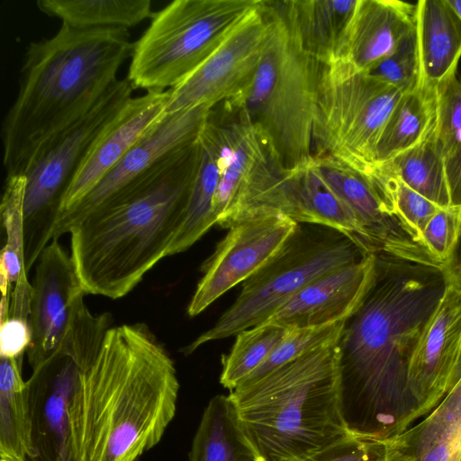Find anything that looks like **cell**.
<instances>
[{
	"mask_svg": "<svg viewBox=\"0 0 461 461\" xmlns=\"http://www.w3.org/2000/svg\"><path fill=\"white\" fill-rule=\"evenodd\" d=\"M447 283L445 268L375 257L373 283L338 343L339 404L349 433L387 440L420 419L409 365Z\"/></svg>",
	"mask_w": 461,
	"mask_h": 461,
	"instance_id": "cell-1",
	"label": "cell"
},
{
	"mask_svg": "<svg viewBox=\"0 0 461 461\" xmlns=\"http://www.w3.org/2000/svg\"><path fill=\"white\" fill-rule=\"evenodd\" d=\"M178 391L174 361L146 323L112 327L68 398L71 461H139L174 419Z\"/></svg>",
	"mask_w": 461,
	"mask_h": 461,
	"instance_id": "cell-2",
	"label": "cell"
},
{
	"mask_svg": "<svg viewBox=\"0 0 461 461\" xmlns=\"http://www.w3.org/2000/svg\"><path fill=\"white\" fill-rule=\"evenodd\" d=\"M199 158L198 139L72 225L70 257L86 294L122 298L167 257L185 221Z\"/></svg>",
	"mask_w": 461,
	"mask_h": 461,
	"instance_id": "cell-3",
	"label": "cell"
},
{
	"mask_svg": "<svg viewBox=\"0 0 461 461\" xmlns=\"http://www.w3.org/2000/svg\"><path fill=\"white\" fill-rule=\"evenodd\" d=\"M132 50L128 29L65 23L51 38L29 43L18 94L1 128L6 176L23 175L41 144L104 96Z\"/></svg>",
	"mask_w": 461,
	"mask_h": 461,
	"instance_id": "cell-4",
	"label": "cell"
},
{
	"mask_svg": "<svg viewBox=\"0 0 461 461\" xmlns=\"http://www.w3.org/2000/svg\"><path fill=\"white\" fill-rule=\"evenodd\" d=\"M338 343L230 392L256 461H304L351 435L340 411Z\"/></svg>",
	"mask_w": 461,
	"mask_h": 461,
	"instance_id": "cell-5",
	"label": "cell"
},
{
	"mask_svg": "<svg viewBox=\"0 0 461 461\" xmlns=\"http://www.w3.org/2000/svg\"><path fill=\"white\" fill-rule=\"evenodd\" d=\"M269 31L247 85L222 102L226 115L253 126L285 170L309 163L323 65L303 53L274 5L262 1Z\"/></svg>",
	"mask_w": 461,
	"mask_h": 461,
	"instance_id": "cell-6",
	"label": "cell"
},
{
	"mask_svg": "<svg viewBox=\"0 0 461 461\" xmlns=\"http://www.w3.org/2000/svg\"><path fill=\"white\" fill-rule=\"evenodd\" d=\"M368 255L354 238L341 231L298 223L275 257L243 282L240 294L215 324L180 351L190 355L209 341L263 323L312 281Z\"/></svg>",
	"mask_w": 461,
	"mask_h": 461,
	"instance_id": "cell-7",
	"label": "cell"
},
{
	"mask_svg": "<svg viewBox=\"0 0 461 461\" xmlns=\"http://www.w3.org/2000/svg\"><path fill=\"white\" fill-rule=\"evenodd\" d=\"M258 0H175L154 12L133 42L126 78L133 89L164 92L187 78L258 7Z\"/></svg>",
	"mask_w": 461,
	"mask_h": 461,
	"instance_id": "cell-8",
	"label": "cell"
},
{
	"mask_svg": "<svg viewBox=\"0 0 461 461\" xmlns=\"http://www.w3.org/2000/svg\"><path fill=\"white\" fill-rule=\"evenodd\" d=\"M127 78L117 79L83 116L41 144L27 163L23 203L25 269L37 262L51 235L63 197L89 152L132 98Z\"/></svg>",
	"mask_w": 461,
	"mask_h": 461,
	"instance_id": "cell-9",
	"label": "cell"
},
{
	"mask_svg": "<svg viewBox=\"0 0 461 461\" xmlns=\"http://www.w3.org/2000/svg\"><path fill=\"white\" fill-rule=\"evenodd\" d=\"M403 94L343 59L323 65L312 129L313 156L333 157L370 176L379 138Z\"/></svg>",
	"mask_w": 461,
	"mask_h": 461,
	"instance_id": "cell-10",
	"label": "cell"
},
{
	"mask_svg": "<svg viewBox=\"0 0 461 461\" xmlns=\"http://www.w3.org/2000/svg\"><path fill=\"white\" fill-rule=\"evenodd\" d=\"M110 321L89 310L76 312L58 350L32 367L27 380L33 456L29 461H71L68 398L83 367L98 355Z\"/></svg>",
	"mask_w": 461,
	"mask_h": 461,
	"instance_id": "cell-11",
	"label": "cell"
},
{
	"mask_svg": "<svg viewBox=\"0 0 461 461\" xmlns=\"http://www.w3.org/2000/svg\"><path fill=\"white\" fill-rule=\"evenodd\" d=\"M206 124L218 149L221 171L212 213L216 224L230 229L265 208L284 169L250 124L230 116L223 122L212 113Z\"/></svg>",
	"mask_w": 461,
	"mask_h": 461,
	"instance_id": "cell-12",
	"label": "cell"
},
{
	"mask_svg": "<svg viewBox=\"0 0 461 461\" xmlns=\"http://www.w3.org/2000/svg\"><path fill=\"white\" fill-rule=\"evenodd\" d=\"M297 225L282 213L261 212L230 226L204 265L187 314H200L224 293L257 273L282 249Z\"/></svg>",
	"mask_w": 461,
	"mask_h": 461,
	"instance_id": "cell-13",
	"label": "cell"
},
{
	"mask_svg": "<svg viewBox=\"0 0 461 461\" xmlns=\"http://www.w3.org/2000/svg\"><path fill=\"white\" fill-rule=\"evenodd\" d=\"M269 31L262 1L187 78L168 89L165 113L214 107L237 95L252 77Z\"/></svg>",
	"mask_w": 461,
	"mask_h": 461,
	"instance_id": "cell-14",
	"label": "cell"
},
{
	"mask_svg": "<svg viewBox=\"0 0 461 461\" xmlns=\"http://www.w3.org/2000/svg\"><path fill=\"white\" fill-rule=\"evenodd\" d=\"M212 107L202 105L164 114L78 203L61 212L51 240L105 204L131 182L172 151L195 142Z\"/></svg>",
	"mask_w": 461,
	"mask_h": 461,
	"instance_id": "cell-15",
	"label": "cell"
},
{
	"mask_svg": "<svg viewBox=\"0 0 461 461\" xmlns=\"http://www.w3.org/2000/svg\"><path fill=\"white\" fill-rule=\"evenodd\" d=\"M461 357V285L448 280L411 357L408 379L419 418L431 412L451 387Z\"/></svg>",
	"mask_w": 461,
	"mask_h": 461,
	"instance_id": "cell-16",
	"label": "cell"
},
{
	"mask_svg": "<svg viewBox=\"0 0 461 461\" xmlns=\"http://www.w3.org/2000/svg\"><path fill=\"white\" fill-rule=\"evenodd\" d=\"M36 263L29 316L32 343L27 349L32 368L58 350L74 303L79 295L86 294L70 255L58 239L44 248Z\"/></svg>",
	"mask_w": 461,
	"mask_h": 461,
	"instance_id": "cell-17",
	"label": "cell"
},
{
	"mask_svg": "<svg viewBox=\"0 0 461 461\" xmlns=\"http://www.w3.org/2000/svg\"><path fill=\"white\" fill-rule=\"evenodd\" d=\"M375 274V257L337 268L312 281L266 321L286 329L347 321L359 307Z\"/></svg>",
	"mask_w": 461,
	"mask_h": 461,
	"instance_id": "cell-18",
	"label": "cell"
},
{
	"mask_svg": "<svg viewBox=\"0 0 461 461\" xmlns=\"http://www.w3.org/2000/svg\"><path fill=\"white\" fill-rule=\"evenodd\" d=\"M168 97L167 90L146 92L129 100L78 168L63 197L59 214L95 187L164 114Z\"/></svg>",
	"mask_w": 461,
	"mask_h": 461,
	"instance_id": "cell-19",
	"label": "cell"
},
{
	"mask_svg": "<svg viewBox=\"0 0 461 461\" xmlns=\"http://www.w3.org/2000/svg\"><path fill=\"white\" fill-rule=\"evenodd\" d=\"M271 210L296 223L318 224L341 231L365 249L356 216L321 175L313 158L307 164L283 170Z\"/></svg>",
	"mask_w": 461,
	"mask_h": 461,
	"instance_id": "cell-20",
	"label": "cell"
},
{
	"mask_svg": "<svg viewBox=\"0 0 461 461\" xmlns=\"http://www.w3.org/2000/svg\"><path fill=\"white\" fill-rule=\"evenodd\" d=\"M358 0L274 1L299 49L322 65L342 59Z\"/></svg>",
	"mask_w": 461,
	"mask_h": 461,
	"instance_id": "cell-21",
	"label": "cell"
},
{
	"mask_svg": "<svg viewBox=\"0 0 461 461\" xmlns=\"http://www.w3.org/2000/svg\"><path fill=\"white\" fill-rule=\"evenodd\" d=\"M416 5L399 0H358L342 59L369 72L415 28Z\"/></svg>",
	"mask_w": 461,
	"mask_h": 461,
	"instance_id": "cell-22",
	"label": "cell"
},
{
	"mask_svg": "<svg viewBox=\"0 0 461 461\" xmlns=\"http://www.w3.org/2000/svg\"><path fill=\"white\" fill-rule=\"evenodd\" d=\"M385 461H461V386L418 424L388 439Z\"/></svg>",
	"mask_w": 461,
	"mask_h": 461,
	"instance_id": "cell-23",
	"label": "cell"
},
{
	"mask_svg": "<svg viewBox=\"0 0 461 461\" xmlns=\"http://www.w3.org/2000/svg\"><path fill=\"white\" fill-rule=\"evenodd\" d=\"M415 5L420 83L438 86L456 74L461 21L447 0H420Z\"/></svg>",
	"mask_w": 461,
	"mask_h": 461,
	"instance_id": "cell-24",
	"label": "cell"
},
{
	"mask_svg": "<svg viewBox=\"0 0 461 461\" xmlns=\"http://www.w3.org/2000/svg\"><path fill=\"white\" fill-rule=\"evenodd\" d=\"M23 359L0 357V456L29 461L33 456L32 420Z\"/></svg>",
	"mask_w": 461,
	"mask_h": 461,
	"instance_id": "cell-25",
	"label": "cell"
},
{
	"mask_svg": "<svg viewBox=\"0 0 461 461\" xmlns=\"http://www.w3.org/2000/svg\"><path fill=\"white\" fill-rule=\"evenodd\" d=\"M437 86L420 83L394 106L375 149V166L384 164L421 142L437 121Z\"/></svg>",
	"mask_w": 461,
	"mask_h": 461,
	"instance_id": "cell-26",
	"label": "cell"
},
{
	"mask_svg": "<svg viewBox=\"0 0 461 461\" xmlns=\"http://www.w3.org/2000/svg\"><path fill=\"white\" fill-rule=\"evenodd\" d=\"M189 461H256L229 396L216 395L205 407L192 441Z\"/></svg>",
	"mask_w": 461,
	"mask_h": 461,
	"instance_id": "cell-27",
	"label": "cell"
},
{
	"mask_svg": "<svg viewBox=\"0 0 461 461\" xmlns=\"http://www.w3.org/2000/svg\"><path fill=\"white\" fill-rule=\"evenodd\" d=\"M200 158L184 223L171 243L167 257L188 249L214 224L213 199L220 180L218 149L205 123L199 136Z\"/></svg>",
	"mask_w": 461,
	"mask_h": 461,
	"instance_id": "cell-28",
	"label": "cell"
},
{
	"mask_svg": "<svg viewBox=\"0 0 461 461\" xmlns=\"http://www.w3.org/2000/svg\"><path fill=\"white\" fill-rule=\"evenodd\" d=\"M36 5L46 15L80 30L129 29L154 14L150 0H38Z\"/></svg>",
	"mask_w": 461,
	"mask_h": 461,
	"instance_id": "cell-29",
	"label": "cell"
},
{
	"mask_svg": "<svg viewBox=\"0 0 461 461\" xmlns=\"http://www.w3.org/2000/svg\"><path fill=\"white\" fill-rule=\"evenodd\" d=\"M378 166H382L440 208L451 205L444 161L438 146L435 128L421 142Z\"/></svg>",
	"mask_w": 461,
	"mask_h": 461,
	"instance_id": "cell-30",
	"label": "cell"
},
{
	"mask_svg": "<svg viewBox=\"0 0 461 461\" xmlns=\"http://www.w3.org/2000/svg\"><path fill=\"white\" fill-rule=\"evenodd\" d=\"M435 134L443 158L451 205L461 206V79L454 74L437 86Z\"/></svg>",
	"mask_w": 461,
	"mask_h": 461,
	"instance_id": "cell-31",
	"label": "cell"
},
{
	"mask_svg": "<svg viewBox=\"0 0 461 461\" xmlns=\"http://www.w3.org/2000/svg\"><path fill=\"white\" fill-rule=\"evenodd\" d=\"M288 329L270 323H261L236 335V340L222 357L221 385L236 389L271 355L285 336Z\"/></svg>",
	"mask_w": 461,
	"mask_h": 461,
	"instance_id": "cell-32",
	"label": "cell"
},
{
	"mask_svg": "<svg viewBox=\"0 0 461 461\" xmlns=\"http://www.w3.org/2000/svg\"><path fill=\"white\" fill-rule=\"evenodd\" d=\"M346 321L321 326L288 329L285 336L271 355L240 385L249 384L279 366L321 346L339 341ZM238 386V387H239Z\"/></svg>",
	"mask_w": 461,
	"mask_h": 461,
	"instance_id": "cell-33",
	"label": "cell"
},
{
	"mask_svg": "<svg viewBox=\"0 0 461 461\" xmlns=\"http://www.w3.org/2000/svg\"><path fill=\"white\" fill-rule=\"evenodd\" d=\"M374 175L384 186L398 213L421 239L427 224L441 208L409 187L382 166L375 167Z\"/></svg>",
	"mask_w": 461,
	"mask_h": 461,
	"instance_id": "cell-34",
	"label": "cell"
},
{
	"mask_svg": "<svg viewBox=\"0 0 461 461\" xmlns=\"http://www.w3.org/2000/svg\"><path fill=\"white\" fill-rule=\"evenodd\" d=\"M369 73L404 93L414 89L420 81L415 28L400 42L392 55Z\"/></svg>",
	"mask_w": 461,
	"mask_h": 461,
	"instance_id": "cell-35",
	"label": "cell"
},
{
	"mask_svg": "<svg viewBox=\"0 0 461 461\" xmlns=\"http://www.w3.org/2000/svg\"><path fill=\"white\" fill-rule=\"evenodd\" d=\"M26 187L24 175L6 176L1 202V217L6 241L3 249L25 261L23 203Z\"/></svg>",
	"mask_w": 461,
	"mask_h": 461,
	"instance_id": "cell-36",
	"label": "cell"
},
{
	"mask_svg": "<svg viewBox=\"0 0 461 461\" xmlns=\"http://www.w3.org/2000/svg\"><path fill=\"white\" fill-rule=\"evenodd\" d=\"M461 226V206L441 208L429 221L421 240L431 256L446 265L456 243Z\"/></svg>",
	"mask_w": 461,
	"mask_h": 461,
	"instance_id": "cell-37",
	"label": "cell"
},
{
	"mask_svg": "<svg viewBox=\"0 0 461 461\" xmlns=\"http://www.w3.org/2000/svg\"><path fill=\"white\" fill-rule=\"evenodd\" d=\"M387 447L388 439L351 434L304 461H385Z\"/></svg>",
	"mask_w": 461,
	"mask_h": 461,
	"instance_id": "cell-38",
	"label": "cell"
},
{
	"mask_svg": "<svg viewBox=\"0 0 461 461\" xmlns=\"http://www.w3.org/2000/svg\"><path fill=\"white\" fill-rule=\"evenodd\" d=\"M32 343L29 321L9 317L0 326V357H18L27 352Z\"/></svg>",
	"mask_w": 461,
	"mask_h": 461,
	"instance_id": "cell-39",
	"label": "cell"
},
{
	"mask_svg": "<svg viewBox=\"0 0 461 461\" xmlns=\"http://www.w3.org/2000/svg\"><path fill=\"white\" fill-rule=\"evenodd\" d=\"M445 271L449 281L461 285V226L455 248L446 262Z\"/></svg>",
	"mask_w": 461,
	"mask_h": 461,
	"instance_id": "cell-40",
	"label": "cell"
},
{
	"mask_svg": "<svg viewBox=\"0 0 461 461\" xmlns=\"http://www.w3.org/2000/svg\"><path fill=\"white\" fill-rule=\"evenodd\" d=\"M461 21V0H447Z\"/></svg>",
	"mask_w": 461,
	"mask_h": 461,
	"instance_id": "cell-41",
	"label": "cell"
},
{
	"mask_svg": "<svg viewBox=\"0 0 461 461\" xmlns=\"http://www.w3.org/2000/svg\"><path fill=\"white\" fill-rule=\"evenodd\" d=\"M461 378V357L456 368L450 389L460 380ZM449 389V390H450Z\"/></svg>",
	"mask_w": 461,
	"mask_h": 461,
	"instance_id": "cell-42",
	"label": "cell"
},
{
	"mask_svg": "<svg viewBox=\"0 0 461 461\" xmlns=\"http://www.w3.org/2000/svg\"><path fill=\"white\" fill-rule=\"evenodd\" d=\"M0 461H17V460H13V459H4V458H1Z\"/></svg>",
	"mask_w": 461,
	"mask_h": 461,
	"instance_id": "cell-43",
	"label": "cell"
}]
</instances>
